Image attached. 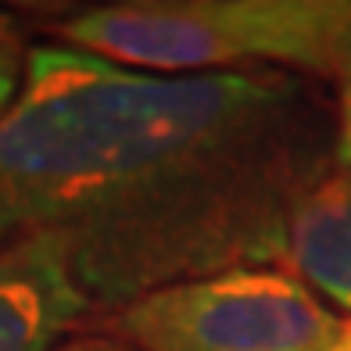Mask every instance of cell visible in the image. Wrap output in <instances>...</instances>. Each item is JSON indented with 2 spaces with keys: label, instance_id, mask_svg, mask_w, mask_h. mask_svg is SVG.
I'll return each instance as SVG.
<instances>
[{
  "label": "cell",
  "instance_id": "6da1fadb",
  "mask_svg": "<svg viewBox=\"0 0 351 351\" xmlns=\"http://www.w3.org/2000/svg\"><path fill=\"white\" fill-rule=\"evenodd\" d=\"M330 162L333 115L294 72L158 75L40 43L0 115V251L54 241L93 312L283 269L294 201Z\"/></svg>",
  "mask_w": 351,
  "mask_h": 351
},
{
  "label": "cell",
  "instance_id": "7a4b0ae2",
  "mask_svg": "<svg viewBox=\"0 0 351 351\" xmlns=\"http://www.w3.org/2000/svg\"><path fill=\"white\" fill-rule=\"evenodd\" d=\"M54 36L158 75L291 69L337 79L351 47V0H133L69 14Z\"/></svg>",
  "mask_w": 351,
  "mask_h": 351
},
{
  "label": "cell",
  "instance_id": "3957f363",
  "mask_svg": "<svg viewBox=\"0 0 351 351\" xmlns=\"http://www.w3.org/2000/svg\"><path fill=\"white\" fill-rule=\"evenodd\" d=\"M130 351H341L351 323L280 265L169 283L104 315Z\"/></svg>",
  "mask_w": 351,
  "mask_h": 351
},
{
  "label": "cell",
  "instance_id": "277c9868",
  "mask_svg": "<svg viewBox=\"0 0 351 351\" xmlns=\"http://www.w3.org/2000/svg\"><path fill=\"white\" fill-rule=\"evenodd\" d=\"M93 315L54 241L33 237L0 251V351H54Z\"/></svg>",
  "mask_w": 351,
  "mask_h": 351
},
{
  "label": "cell",
  "instance_id": "5b68a950",
  "mask_svg": "<svg viewBox=\"0 0 351 351\" xmlns=\"http://www.w3.org/2000/svg\"><path fill=\"white\" fill-rule=\"evenodd\" d=\"M283 269L351 323V165L330 162L287 219Z\"/></svg>",
  "mask_w": 351,
  "mask_h": 351
},
{
  "label": "cell",
  "instance_id": "8992f818",
  "mask_svg": "<svg viewBox=\"0 0 351 351\" xmlns=\"http://www.w3.org/2000/svg\"><path fill=\"white\" fill-rule=\"evenodd\" d=\"M22 72H25V51H22L19 36H14V29L0 22V115L19 97Z\"/></svg>",
  "mask_w": 351,
  "mask_h": 351
},
{
  "label": "cell",
  "instance_id": "52a82bcc",
  "mask_svg": "<svg viewBox=\"0 0 351 351\" xmlns=\"http://www.w3.org/2000/svg\"><path fill=\"white\" fill-rule=\"evenodd\" d=\"M337 111H333V162L351 165V47L337 72Z\"/></svg>",
  "mask_w": 351,
  "mask_h": 351
},
{
  "label": "cell",
  "instance_id": "ba28073f",
  "mask_svg": "<svg viewBox=\"0 0 351 351\" xmlns=\"http://www.w3.org/2000/svg\"><path fill=\"white\" fill-rule=\"evenodd\" d=\"M58 351H130V348L119 341H75V344H65Z\"/></svg>",
  "mask_w": 351,
  "mask_h": 351
},
{
  "label": "cell",
  "instance_id": "9c48e42d",
  "mask_svg": "<svg viewBox=\"0 0 351 351\" xmlns=\"http://www.w3.org/2000/svg\"><path fill=\"white\" fill-rule=\"evenodd\" d=\"M341 351H351V341H348V344H344V348H341Z\"/></svg>",
  "mask_w": 351,
  "mask_h": 351
}]
</instances>
